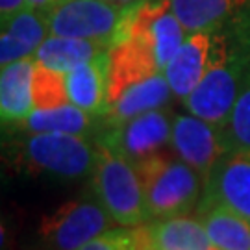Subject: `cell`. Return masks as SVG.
I'll return each mask as SVG.
<instances>
[{"label": "cell", "instance_id": "ba28073f", "mask_svg": "<svg viewBox=\"0 0 250 250\" xmlns=\"http://www.w3.org/2000/svg\"><path fill=\"white\" fill-rule=\"evenodd\" d=\"M224 46V24L189 32L163 71L176 99L184 102L195 91V87L204 80L206 74L215 67V63L221 60Z\"/></svg>", "mask_w": 250, "mask_h": 250}, {"label": "cell", "instance_id": "5bb4252c", "mask_svg": "<svg viewBox=\"0 0 250 250\" xmlns=\"http://www.w3.org/2000/svg\"><path fill=\"white\" fill-rule=\"evenodd\" d=\"M172 97L174 95H172V89H170L165 74L158 72L146 80H141L134 85H130L111 104H107L104 113H102L104 126L121 125V123L130 121L137 115L167 107Z\"/></svg>", "mask_w": 250, "mask_h": 250}, {"label": "cell", "instance_id": "d6986e66", "mask_svg": "<svg viewBox=\"0 0 250 250\" xmlns=\"http://www.w3.org/2000/svg\"><path fill=\"white\" fill-rule=\"evenodd\" d=\"M109 48L111 46L107 43H100V41L48 36L39 45L34 58L37 63L45 65L48 69L67 74L69 71L76 69L78 65H83L102 54H106Z\"/></svg>", "mask_w": 250, "mask_h": 250}, {"label": "cell", "instance_id": "5b68a950", "mask_svg": "<svg viewBox=\"0 0 250 250\" xmlns=\"http://www.w3.org/2000/svg\"><path fill=\"white\" fill-rule=\"evenodd\" d=\"M186 36L188 32L174 15L169 0H141L125 8L121 26L111 45L135 37L150 48L160 69L165 71Z\"/></svg>", "mask_w": 250, "mask_h": 250}, {"label": "cell", "instance_id": "ffe728a7", "mask_svg": "<svg viewBox=\"0 0 250 250\" xmlns=\"http://www.w3.org/2000/svg\"><path fill=\"white\" fill-rule=\"evenodd\" d=\"M174 15L186 32L215 28L235 17L250 0H169Z\"/></svg>", "mask_w": 250, "mask_h": 250}, {"label": "cell", "instance_id": "4fadbf2b", "mask_svg": "<svg viewBox=\"0 0 250 250\" xmlns=\"http://www.w3.org/2000/svg\"><path fill=\"white\" fill-rule=\"evenodd\" d=\"M102 126V115H93L74 104H65L52 109H34L24 121L13 126H4V130L28 134H71L97 137Z\"/></svg>", "mask_w": 250, "mask_h": 250}, {"label": "cell", "instance_id": "3957f363", "mask_svg": "<svg viewBox=\"0 0 250 250\" xmlns=\"http://www.w3.org/2000/svg\"><path fill=\"white\" fill-rule=\"evenodd\" d=\"M135 167L143 182L150 221L189 215L197 209L204 193V180L174 152L160 154Z\"/></svg>", "mask_w": 250, "mask_h": 250}, {"label": "cell", "instance_id": "7a4b0ae2", "mask_svg": "<svg viewBox=\"0 0 250 250\" xmlns=\"http://www.w3.org/2000/svg\"><path fill=\"white\" fill-rule=\"evenodd\" d=\"M95 143V167L89 176L91 193L119 226L137 228L146 224L150 217L137 167L107 145L97 139Z\"/></svg>", "mask_w": 250, "mask_h": 250}, {"label": "cell", "instance_id": "ac0fdd59", "mask_svg": "<svg viewBox=\"0 0 250 250\" xmlns=\"http://www.w3.org/2000/svg\"><path fill=\"white\" fill-rule=\"evenodd\" d=\"M195 215L217 250H250V221L221 204H200Z\"/></svg>", "mask_w": 250, "mask_h": 250}, {"label": "cell", "instance_id": "cb8c5ba5", "mask_svg": "<svg viewBox=\"0 0 250 250\" xmlns=\"http://www.w3.org/2000/svg\"><path fill=\"white\" fill-rule=\"evenodd\" d=\"M28 8H32L28 0H0V19L6 21Z\"/></svg>", "mask_w": 250, "mask_h": 250}, {"label": "cell", "instance_id": "d4e9b609", "mask_svg": "<svg viewBox=\"0 0 250 250\" xmlns=\"http://www.w3.org/2000/svg\"><path fill=\"white\" fill-rule=\"evenodd\" d=\"M30 2V6L36 9H48L52 8V6H56L58 2H62V0H28Z\"/></svg>", "mask_w": 250, "mask_h": 250}, {"label": "cell", "instance_id": "603a6c76", "mask_svg": "<svg viewBox=\"0 0 250 250\" xmlns=\"http://www.w3.org/2000/svg\"><path fill=\"white\" fill-rule=\"evenodd\" d=\"M78 250H150L145 235V226H119L91 239Z\"/></svg>", "mask_w": 250, "mask_h": 250}, {"label": "cell", "instance_id": "6da1fadb", "mask_svg": "<svg viewBox=\"0 0 250 250\" xmlns=\"http://www.w3.org/2000/svg\"><path fill=\"white\" fill-rule=\"evenodd\" d=\"M4 132L8 134V141H4L6 160L21 172L58 182H78L93 172L97 150L95 137Z\"/></svg>", "mask_w": 250, "mask_h": 250}, {"label": "cell", "instance_id": "2e32d148", "mask_svg": "<svg viewBox=\"0 0 250 250\" xmlns=\"http://www.w3.org/2000/svg\"><path fill=\"white\" fill-rule=\"evenodd\" d=\"M150 250H217L197 215H180L143 224Z\"/></svg>", "mask_w": 250, "mask_h": 250}, {"label": "cell", "instance_id": "277c9868", "mask_svg": "<svg viewBox=\"0 0 250 250\" xmlns=\"http://www.w3.org/2000/svg\"><path fill=\"white\" fill-rule=\"evenodd\" d=\"M115 221L93 193L63 202L46 213L37 228L45 250H78L113 228Z\"/></svg>", "mask_w": 250, "mask_h": 250}, {"label": "cell", "instance_id": "9a60e30c", "mask_svg": "<svg viewBox=\"0 0 250 250\" xmlns=\"http://www.w3.org/2000/svg\"><path fill=\"white\" fill-rule=\"evenodd\" d=\"M36 58H24L2 67L0 72V115L2 125L13 126L34 111L32 78Z\"/></svg>", "mask_w": 250, "mask_h": 250}, {"label": "cell", "instance_id": "8fae6325", "mask_svg": "<svg viewBox=\"0 0 250 250\" xmlns=\"http://www.w3.org/2000/svg\"><path fill=\"white\" fill-rule=\"evenodd\" d=\"M158 72H163L156 62L154 54L143 41L128 37L109 48V67H107V99L106 106L134 85L146 80Z\"/></svg>", "mask_w": 250, "mask_h": 250}, {"label": "cell", "instance_id": "e0dca14e", "mask_svg": "<svg viewBox=\"0 0 250 250\" xmlns=\"http://www.w3.org/2000/svg\"><path fill=\"white\" fill-rule=\"evenodd\" d=\"M107 67L109 50L67 72L65 82L69 102L87 113L102 115L107 99Z\"/></svg>", "mask_w": 250, "mask_h": 250}, {"label": "cell", "instance_id": "52a82bcc", "mask_svg": "<svg viewBox=\"0 0 250 250\" xmlns=\"http://www.w3.org/2000/svg\"><path fill=\"white\" fill-rule=\"evenodd\" d=\"M172 117L167 107L154 109L121 125L104 126L95 139L119 152L134 165H139L167 152L170 146Z\"/></svg>", "mask_w": 250, "mask_h": 250}, {"label": "cell", "instance_id": "9c48e42d", "mask_svg": "<svg viewBox=\"0 0 250 250\" xmlns=\"http://www.w3.org/2000/svg\"><path fill=\"white\" fill-rule=\"evenodd\" d=\"M170 150L191 165L206 182L219 160L230 150V145L226 141L224 128L188 111L172 117Z\"/></svg>", "mask_w": 250, "mask_h": 250}, {"label": "cell", "instance_id": "7c38bea8", "mask_svg": "<svg viewBox=\"0 0 250 250\" xmlns=\"http://www.w3.org/2000/svg\"><path fill=\"white\" fill-rule=\"evenodd\" d=\"M50 36L45 9L28 8L2 21L0 65L6 67L24 58H32L39 45Z\"/></svg>", "mask_w": 250, "mask_h": 250}, {"label": "cell", "instance_id": "484cf974", "mask_svg": "<svg viewBox=\"0 0 250 250\" xmlns=\"http://www.w3.org/2000/svg\"><path fill=\"white\" fill-rule=\"evenodd\" d=\"M106 2H111V4H117L121 8H126V6H132V4H137L141 0H106Z\"/></svg>", "mask_w": 250, "mask_h": 250}, {"label": "cell", "instance_id": "44dd1931", "mask_svg": "<svg viewBox=\"0 0 250 250\" xmlns=\"http://www.w3.org/2000/svg\"><path fill=\"white\" fill-rule=\"evenodd\" d=\"M32 95H34V109H52L71 104L65 74L52 71L37 62L32 78Z\"/></svg>", "mask_w": 250, "mask_h": 250}, {"label": "cell", "instance_id": "30bf717a", "mask_svg": "<svg viewBox=\"0 0 250 250\" xmlns=\"http://www.w3.org/2000/svg\"><path fill=\"white\" fill-rule=\"evenodd\" d=\"M200 202L226 206L250 221V148L224 154L206 178Z\"/></svg>", "mask_w": 250, "mask_h": 250}, {"label": "cell", "instance_id": "8992f818", "mask_svg": "<svg viewBox=\"0 0 250 250\" xmlns=\"http://www.w3.org/2000/svg\"><path fill=\"white\" fill-rule=\"evenodd\" d=\"M50 36L100 41L111 46L125 8L106 0H62L45 9Z\"/></svg>", "mask_w": 250, "mask_h": 250}, {"label": "cell", "instance_id": "7402d4cb", "mask_svg": "<svg viewBox=\"0 0 250 250\" xmlns=\"http://www.w3.org/2000/svg\"><path fill=\"white\" fill-rule=\"evenodd\" d=\"M224 135L230 148H250V71L224 126Z\"/></svg>", "mask_w": 250, "mask_h": 250}]
</instances>
